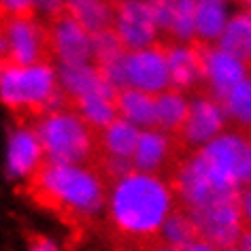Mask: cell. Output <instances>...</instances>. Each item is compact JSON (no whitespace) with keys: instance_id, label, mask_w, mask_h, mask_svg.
I'll list each match as a JSON object with an SVG mask.
<instances>
[{"instance_id":"cell-1","label":"cell","mask_w":251,"mask_h":251,"mask_svg":"<svg viewBox=\"0 0 251 251\" xmlns=\"http://www.w3.org/2000/svg\"><path fill=\"white\" fill-rule=\"evenodd\" d=\"M106 206L117 232L136 238L158 236L175 211V194L158 175L130 171L115 179Z\"/></svg>"},{"instance_id":"cell-2","label":"cell","mask_w":251,"mask_h":251,"mask_svg":"<svg viewBox=\"0 0 251 251\" xmlns=\"http://www.w3.org/2000/svg\"><path fill=\"white\" fill-rule=\"evenodd\" d=\"M34 183L49 202L81 217L98 215L106 204L100 177L85 164L47 162L34 175Z\"/></svg>"},{"instance_id":"cell-3","label":"cell","mask_w":251,"mask_h":251,"mask_svg":"<svg viewBox=\"0 0 251 251\" xmlns=\"http://www.w3.org/2000/svg\"><path fill=\"white\" fill-rule=\"evenodd\" d=\"M0 102L13 113L45 115L64 109L66 96L58 87V75L51 62L30 66L9 64L0 71Z\"/></svg>"},{"instance_id":"cell-4","label":"cell","mask_w":251,"mask_h":251,"mask_svg":"<svg viewBox=\"0 0 251 251\" xmlns=\"http://www.w3.org/2000/svg\"><path fill=\"white\" fill-rule=\"evenodd\" d=\"M39 136L47 162L58 164H87L94 155L96 136L90 126L75 111L60 109L39 117L36 124Z\"/></svg>"},{"instance_id":"cell-5","label":"cell","mask_w":251,"mask_h":251,"mask_svg":"<svg viewBox=\"0 0 251 251\" xmlns=\"http://www.w3.org/2000/svg\"><path fill=\"white\" fill-rule=\"evenodd\" d=\"M247 139L243 134H219L196 151L204 173L219 196H236L243 187V162Z\"/></svg>"},{"instance_id":"cell-6","label":"cell","mask_w":251,"mask_h":251,"mask_svg":"<svg viewBox=\"0 0 251 251\" xmlns=\"http://www.w3.org/2000/svg\"><path fill=\"white\" fill-rule=\"evenodd\" d=\"M190 215L194 219V226H196L198 238L213 245L217 251L236 245L245 230V219L241 213V204H238V194L236 196L217 198L204 206L192 209Z\"/></svg>"},{"instance_id":"cell-7","label":"cell","mask_w":251,"mask_h":251,"mask_svg":"<svg viewBox=\"0 0 251 251\" xmlns=\"http://www.w3.org/2000/svg\"><path fill=\"white\" fill-rule=\"evenodd\" d=\"M0 32L7 39L11 64L30 66L36 62H51L47 28L36 15L2 17Z\"/></svg>"},{"instance_id":"cell-8","label":"cell","mask_w":251,"mask_h":251,"mask_svg":"<svg viewBox=\"0 0 251 251\" xmlns=\"http://www.w3.org/2000/svg\"><path fill=\"white\" fill-rule=\"evenodd\" d=\"M126 87L147 92L151 96L171 90V75L166 62V45L153 43L151 47L126 53Z\"/></svg>"},{"instance_id":"cell-9","label":"cell","mask_w":251,"mask_h":251,"mask_svg":"<svg viewBox=\"0 0 251 251\" xmlns=\"http://www.w3.org/2000/svg\"><path fill=\"white\" fill-rule=\"evenodd\" d=\"M113 32L126 51H139L158 43L160 30L145 0H122L113 11Z\"/></svg>"},{"instance_id":"cell-10","label":"cell","mask_w":251,"mask_h":251,"mask_svg":"<svg viewBox=\"0 0 251 251\" xmlns=\"http://www.w3.org/2000/svg\"><path fill=\"white\" fill-rule=\"evenodd\" d=\"M49 55L58 64L92 62V34L68 13L45 24Z\"/></svg>"},{"instance_id":"cell-11","label":"cell","mask_w":251,"mask_h":251,"mask_svg":"<svg viewBox=\"0 0 251 251\" xmlns=\"http://www.w3.org/2000/svg\"><path fill=\"white\" fill-rule=\"evenodd\" d=\"M200 60H202V81L209 85V92L215 100H222L249 77V68L234 55L222 51L217 45L200 43Z\"/></svg>"},{"instance_id":"cell-12","label":"cell","mask_w":251,"mask_h":251,"mask_svg":"<svg viewBox=\"0 0 251 251\" xmlns=\"http://www.w3.org/2000/svg\"><path fill=\"white\" fill-rule=\"evenodd\" d=\"M45 164V151L36 136L34 128L17 126L11 130L7 141V153H4V173L13 181H24L34 177Z\"/></svg>"},{"instance_id":"cell-13","label":"cell","mask_w":251,"mask_h":251,"mask_svg":"<svg viewBox=\"0 0 251 251\" xmlns=\"http://www.w3.org/2000/svg\"><path fill=\"white\" fill-rule=\"evenodd\" d=\"M226 119L228 115L219 100L213 96H198L190 100V111L179 130V136L187 145L202 147L224 132Z\"/></svg>"},{"instance_id":"cell-14","label":"cell","mask_w":251,"mask_h":251,"mask_svg":"<svg viewBox=\"0 0 251 251\" xmlns=\"http://www.w3.org/2000/svg\"><path fill=\"white\" fill-rule=\"evenodd\" d=\"M58 75V87L66 96L68 102H75L85 96H109L115 98L117 90L106 81L96 64L83 62V64H58L55 66Z\"/></svg>"},{"instance_id":"cell-15","label":"cell","mask_w":251,"mask_h":251,"mask_svg":"<svg viewBox=\"0 0 251 251\" xmlns=\"http://www.w3.org/2000/svg\"><path fill=\"white\" fill-rule=\"evenodd\" d=\"M166 62L171 75V90L185 94L202 81V60L198 41L192 43H164Z\"/></svg>"},{"instance_id":"cell-16","label":"cell","mask_w":251,"mask_h":251,"mask_svg":"<svg viewBox=\"0 0 251 251\" xmlns=\"http://www.w3.org/2000/svg\"><path fill=\"white\" fill-rule=\"evenodd\" d=\"M117 117L134 124L141 130L155 128V96L134 87H122L115 96Z\"/></svg>"},{"instance_id":"cell-17","label":"cell","mask_w":251,"mask_h":251,"mask_svg":"<svg viewBox=\"0 0 251 251\" xmlns=\"http://www.w3.org/2000/svg\"><path fill=\"white\" fill-rule=\"evenodd\" d=\"M168 151H171V141H168L166 132H162L158 128L141 130L139 143H136V149L132 153L134 171L155 175V171L162 168V164L166 162Z\"/></svg>"},{"instance_id":"cell-18","label":"cell","mask_w":251,"mask_h":251,"mask_svg":"<svg viewBox=\"0 0 251 251\" xmlns=\"http://www.w3.org/2000/svg\"><path fill=\"white\" fill-rule=\"evenodd\" d=\"M215 45L222 51L234 55L241 62L251 66V11L243 9L238 13L230 15L226 24L222 36L217 39Z\"/></svg>"},{"instance_id":"cell-19","label":"cell","mask_w":251,"mask_h":251,"mask_svg":"<svg viewBox=\"0 0 251 251\" xmlns=\"http://www.w3.org/2000/svg\"><path fill=\"white\" fill-rule=\"evenodd\" d=\"M230 20L228 2L224 0H196L194 15V41L215 45Z\"/></svg>"},{"instance_id":"cell-20","label":"cell","mask_w":251,"mask_h":251,"mask_svg":"<svg viewBox=\"0 0 251 251\" xmlns=\"http://www.w3.org/2000/svg\"><path fill=\"white\" fill-rule=\"evenodd\" d=\"M139 136H141V128L117 117L104 130H100V145L104 147L106 158L132 162V153L136 149V143H139Z\"/></svg>"},{"instance_id":"cell-21","label":"cell","mask_w":251,"mask_h":251,"mask_svg":"<svg viewBox=\"0 0 251 251\" xmlns=\"http://www.w3.org/2000/svg\"><path fill=\"white\" fill-rule=\"evenodd\" d=\"M66 13L75 17L90 34L102 32L113 26L115 4L111 0H64Z\"/></svg>"},{"instance_id":"cell-22","label":"cell","mask_w":251,"mask_h":251,"mask_svg":"<svg viewBox=\"0 0 251 251\" xmlns=\"http://www.w3.org/2000/svg\"><path fill=\"white\" fill-rule=\"evenodd\" d=\"M187 111H190V100L185 98V94L177 90H166L158 94L155 96V128L166 134H179Z\"/></svg>"},{"instance_id":"cell-23","label":"cell","mask_w":251,"mask_h":251,"mask_svg":"<svg viewBox=\"0 0 251 251\" xmlns=\"http://www.w3.org/2000/svg\"><path fill=\"white\" fill-rule=\"evenodd\" d=\"M73 104V111L83 119V122L90 126L92 130H104L111 122L117 119V106H115V98H109V96H85V98H79L75 100Z\"/></svg>"},{"instance_id":"cell-24","label":"cell","mask_w":251,"mask_h":251,"mask_svg":"<svg viewBox=\"0 0 251 251\" xmlns=\"http://www.w3.org/2000/svg\"><path fill=\"white\" fill-rule=\"evenodd\" d=\"M158 236H162L164 245H171L177 249H187L194 241H198V232L190 211H173Z\"/></svg>"},{"instance_id":"cell-25","label":"cell","mask_w":251,"mask_h":251,"mask_svg":"<svg viewBox=\"0 0 251 251\" xmlns=\"http://www.w3.org/2000/svg\"><path fill=\"white\" fill-rule=\"evenodd\" d=\"M222 106L230 119H234L236 124L245 126V128H251V77L238 83L222 100Z\"/></svg>"},{"instance_id":"cell-26","label":"cell","mask_w":251,"mask_h":251,"mask_svg":"<svg viewBox=\"0 0 251 251\" xmlns=\"http://www.w3.org/2000/svg\"><path fill=\"white\" fill-rule=\"evenodd\" d=\"M194 15H196V0H175L171 30H168V36H173L175 43L194 41Z\"/></svg>"},{"instance_id":"cell-27","label":"cell","mask_w":251,"mask_h":251,"mask_svg":"<svg viewBox=\"0 0 251 251\" xmlns=\"http://www.w3.org/2000/svg\"><path fill=\"white\" fill-rule=\"evenodd\" d=\"M126 53L128 51L124 49L122 41L117 39V34L113 32V28L92 34V64L102 66L106 62H113Z\"/></svg>"},{"instance_id":"cell-28","label":"cell","mask_w":251,"mask_h":251,"mask_svg":"<svg viewBox=\"0 0 251 251\" xmlns=\"http://www.w3.org/2000/svg\"><path fill=\"white\" fill-rule=\"evenodd\" d=\"M149 11H151L155 24H158L160 32L171 30V20H173V9H175V0H145Z\"/></svg>"},{"instance_id":"cell-29","label":"cell","mask_w":251,"mask_h":251,"mask_svg":"<svg viewBox=\"0 0 251 251\" xmlns=\"http://www.w3.org/2000/svg\"><path fill=\"white\" fill-rule=\"evenodd\" d=\"M32 2V13L39 17L43 24L55 20V17L66 13L64 0H30Z\"/></svg>"},{"instance_id":"cell-30","label":"cell","mask_w":251,"mask_h":251,"mask_svg":"<svg viewBox=\"0 0 251 251\" xmlns=\"http://www.w3.org/2000/svg\"><path fill=\"white\" fill-rule=\"evenodd\" d=\"M0 15L15 17V15H34L30 0H0Z\"/></svg>"},{"instance_id":"cell-31","label":"cell","mask_w":251,"mask_h":251,"mask_svg":"<svg viewBox=\"0 0 251 251\" xmlns=\"http://www.w3.org/2000/svg\"><path fill=\"white\" fill-rule=\"evenodd\" d=\"M238 204L245 219V226H251V185H243L238 192Z\"/></svg>"},{"instance_id":"cell-32","label":"cell","mask_w":251,"mask_h":251,"mask_svg":"<svg viewBox=\"0 0 251 251\" xmlns=\"http://www.w3.org/2000/svg\"><path fill=\"white\" fill-rule=\"evenodd\" d=\"M28 251H60V249H58V245H55L51 238H47V236H34L32 241H30Z\"/></svg>"},{"instance_id":"cell-33","label":"cell","mask_w":251,"mask_h":251,"mask_svg":"<svg viewBox=\"0 0 251 251\" xmlns=\"http://www.w3.org/2000/svg\"><path fill=\"white\" fill-rule=\"evenodd\" d=\"M243 185H251V139H247V149H245V162H243Z\"/></svg>"},{"instance_id":"cell-34","label":"cell","mask_w":251,"mask_h":251,"mask_svg":"<svg viewBox=\"0 0 251 251\" xmlns=\"http://www.w3.org/2000/svg\"><path fill=\"white\" fill-rule=\"evenodd\" d=\"M9 64H11L9 45H7V39H4V34L0 32V71H2V68H7Z\"/></svg>"},{"instance_id":"cell-35","label":"cell","mask_w":251,"mask_h":251,"mask_svg":"<svg viewBox=\"0 0 251 251\" xmlns=\"http://www.w3.org/2000/svg\"><path fill=\"white\" fill-rule=\"evenodd\" d=\"M236 245L243 251H251V226H245V230H243V234H241V238H238Z\"/></svg>"},{"instance_id":"cell-36","label":"cell","mask_w":251,"mask_h":251,"mask_svg":"<svg viewBox=\"0 0 251 251\" xmlns=\"http://www.w3.org/2000/svg\"><path fill=\"white\" fill-rule=\"evenodd\" d=\"M183 251H217L215 247H213V245H209V243H204L202 238H198V241H194L190 247L187 249H183Z\"/></svg>"},{"instance_id":"cell-37","label":"cell","mask_w":251,"mask_h":251,"mask_svg":"<svg viewBox=\"0 0 251 251\" xmlns=\"http://www.w3.org/2000/svg\"><path fill=\"white\" fill-rule=\"evenodd\" d=\"M158 251H183V249H177V247H171V245H162Z\"/></svg>"},{"instance_id":"cell-38","label":"cell","mask_w":251,"mask_h":251,"mask_svg":"<svg viewBox=\"0 0 251 251\" xmlns=\"http://www.w3.org/2000/svg\"><path fill=\"white\" fill-rule=\"evenodd\" d=\"M219 251H243L238 245H232V247H226V249H219Z\"/></svg>"},{"instance_id":"cell-39","label":"cell","mask_w":251,"mask_h":251,"mask_svg":"<svg viewBox=\"0 0 251 251\" xmlns=\"http://www.w3.org/2000/svg\"><path fill=\"white\" fill-rule=\"evenodd\" d=\"M241 4H243V7L247 9V11H251V0H241Z\"/></svg>"},{"instance_id":"cell-40","label":"cell","mask_w":251,"mask_h":251,"mask_svg":"<svg viewBox=\"0 0 251 251\" xmlns=\"http://www.w3.org/2000/svg\"><path fill=\"white\" fill-rule=\"evenodd\" d=\"M111 2H113V4H115V2H122V0H111Z\"/></svg>"},{"instance_id":"cell-41","label":"cell","mask_w":251,"mask_h":251,"mask_svg":"<svg viewBox=\"0 0 251 251\" xmlns=\"http://www.w3.org/2000/svg\"><path fill=\"white\" fill-rule=\"evenodd\" d=\"M224 2H232V0H224Z\"/></svg>"}]
</instances>
